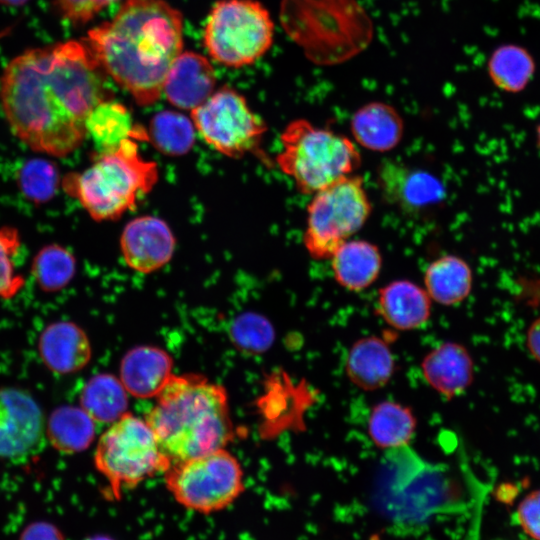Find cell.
<instances>
[{"instance_id":"cell-19","label":"cell","mask_w":540,"mask_h":540,"mask_svg":"<svg viewBox=\"0 0 540 540\" xmlns=\"http://www.w3.org/2000/svg\"><path fill=\"white\" fill-rule=\"evenodd\" d=\"M428 385L447 398L462 394L473 379V361L467 349L453 342L430 351L421 364Z\"/></svg>"},{"instance_id":"cell-23","label":"cell","mask_w":540,"mask_h":540,"mask_svg":"<svg viewBox=\"0 0 540 540\" xmlns=\"http://www.w3.org/2000/svg\"><path fill=\"white\" fill-rule=\"evenodd\" d=\"M395 360L388 344L380 337L356 341L348 351L345 370L353 384L363 390H375L388 383Z\"/></svg>"},{"instance_id":"cell-36","label":"cell","mask_w":540,"mask_h":540,"mask_svg":"<svg viewBox=\"0 0 540 540\" xmlns=\"http://www.w3.org/2000/svg\"><path fill=\"white\" fill-rule=\"evenodd\" d=\"M516 518L528 537L540 540V489L531 491L520 501Z\"/></svg>"},{"instance_id":"cell-15","label":"cell","mask_w":540,"mask_h":540,"mask_svg":"<svg viewBox=\"0 0 540 540\" xmlns=\"http://www.w3.org/2000/svg\"><path fill=\"white\" fill-rule=\"evenodd\" d=\"M120 247L123 258L131 269L140 273H151L170 261L175 249V238L162 219L141 216L125 226Z\"/></svg>"},{"instance_id":"cell-21","label":"cell","mask_w":540,"mask_h":540,"mask_svg":"<svg viewBox=\"0 0 540 540\" xmlns=\"http://www.w3.org/2000/svg\"><path fill=\"white\" fill-rule=\"evenodd\" d=\"M335 281L350 292H361L378 278L382 268L379 247L364 239H349L329 258Z\"/></svg>"},{"instance_id":"cell-41","label":"cell","mask_w":540,"mask_h":540,"mask_svg":"<svg viewBox=\"0 0 540 540\" xmlns=\"http://www.w3.org/2000/svg\"><path fill=\"white\" fill-rule=\"evenodd\" d=\"M536 140H537V145L540 149V123L539 125L537 126V129H536Z\"/></svg>"},{"instance_id":"cell-3","label":"cell","mask_w":540,"mask_h":540,"mask_svg":"<svg viewBox=\"0 0 540 540\" xmlns=\"http://www.w3.org/2000/svg\"><path fill=\"white\" fill-rule=\"evenodd\" d=\"M476 482L467 464L430 462L409 444L385 450L376 468L372 499L393 524L421 525L463 508Z\"/></svg>"},{"instance_id":"cell-28","label":"cell","mask_w":540,"mask_h":540,"mask_svg":"<svg viewBox=\"0 0 540 540\" xmlns=\"http://www.w3.org/2000/svg\"><path fill=\"white\" fill-rule=\"evenodd\" d=\"M80 404L95 422L113 423L127 413L128 392L120 379L99 374L84 386Z\"/></svg>"},{"instance_id":"cell-26","label":"cell","mask_w":540,"mask_h":540,"mask_svg":"<svg viewBox=\"0 0 540 540\" xmlns=\"http://www.w3.org/2000/svg\"><path fill=\"white\" fill-rule=\"evenodd\" d=\"M85 128L98 152H105L117 148L131 137L137 125L133 123L129 110L112 98L100 102L89 112Z\"/></svg>"},{"instance_id":"cell-33","label":"cell","mask_w":540,"mask_h":540,"mask_svg":"<svg viewBox=\"0 0 540 540\" xmlns=\"http://www.w3.org/2000/svg\"><path fill=\"white\" fill-rule=\"evenodd\" d=\"M21 246L18 230L0 227V298L15 296L24 285V278L16 270L15 257Z\"/></svg>"},{"instance_id":"cell-35","label":"cell","mask_w":540,"mask_h":540,"mask_svg":"<svg viewBox=\"0 0 540 540\" xmlns=\"http://www.w3.org/2000/svg\"><path fill=\"white\" fill-rule=\"evenodd\" d=\"M118 0H51L59 16L72 24H85Z\"/></svg>"},{"instance_id":"cell-25","label":"cell","mask_w":540,"mask_h":540,"mask_svg":"<svg viewBox=\"0 0 540 540\" xmlns=\"http://www.w3.org/2000/svg\"><path fill=\"white\" fill-rule=\"evenodd\" d=\"M536 72V61L531 52L517 43L496 47L487 61V73L499 90L517 94L524 91Z\"/></svg>"},{"instance_id":"cell-30","label":"cell","mask_w":540,"mask_h":540,"mask_svg":"<svg viewBox=\"0 0 540 540\" xmlns=\"http://www.w3.org/2000/svg\"><path fill=\"white\" fill-rule=\"evenodd\" d=\"M147 134L148 141H151L158 151L178 156L192 148L195 126L193 121L182 113L165 110L152 118Z\"/></svg>"},{"instance_id":"cell-1","label":"cell","mask_w":540,"mask_h":540,"mask_svg":"<svg viewBox=\"0 0 540 540\" xmlns=\"http://www.w3.org/2000/svg\"><path fill=\"white\" fill-rule=\"evenodd\" d=\"M108 77L86 42L26 50L0 78L1 107L10 130L34 151L69 155L87 137L89 112L113 98Z\"/></svg>"},{"instance_id":"cell-2","label":"cell","mask_w":540,"mask_h":540,"mask_svg":"<svg viewBox=\"0 0 540 540\" xmlns=\"http://www.w3.org/2000/svg\"><path fill=\"white\" fill-rule=\"evenodd\" d=\"M86 44L106 74L142 106L163 94L166 75L182 52V14L163 0H127Z\"/></svg>"},{"instance_id":"cell-32","label":"cell","mask_w":540,"mask_h":540,"mask_svg":"<svg viewBox=\"0 0 540 540\" xmlns=\"http://www.w3.org/2000/svg\"><path fill=\"white\" fill-rule=\"evenodd\" d=\"M17 181L27 199L35 203H43L55 195L59 184V173L50 161L40 158L30 159L18 171Z\"/></svg>"},{"instance_id":"cell-22","label":"cell","mask_w":540,"mask_h":540,"mask_svg":"<svg viewBox=\"0 0 540 540\" xmlns=\"http://www.w3.org/2000/svg\"><path fill=\"white\" fill-rule=\"evenodd\" d=\"M39 352L48 368L66 374L82 369L89 362L91 345L79 326L61 321L49 325L42 332Z\"/></svg>"},{"instance_id":"cell-11","label":"cell","mask_w":540,"mask_h":540,"mask_svg":"<svg viewBox=\"0 0 540 540\" xmlns=\"http://www.w3.org/2000/svg\"><path fill=\"white\" fill-rule=\"evenodd\" d=\"M274 23L253 0H221L211 9L203 32L204 46L218 63L239 68L261 58L271 47Z\"/></svg>"},{"instance_id":"cell-39","label":"cell","mask_w":540,"mask_h":540,"mask_svg":"<svg viewBox=\"0 0 540 540\" xmlns=\"http://www.w3.org/2000/svg\"><path fill=\"white\" fill-rule=\"evenodd\" d=\"M526 344L530 354L540 362V317L530 324L527 330Z\"/></svg>"},{"instance_id":"cell-17","label":"cell","mask_w":540,"mask_h":540,"mask_svg":"<svg viewBox=\"0 0 540 540\" xmlns=\"http://www.w3.org/2000/svg\"><path fill=\"white\" fill-rule=\"evenodd\" d=\"M376 304L385 322L401 331L422 327L431 314V299L425 289L407 279L381 287Z\"/></svg>"},{"instance_id":"cell-29","label":"cell","mask_w":540,"mask_h":540,"mask_svg":"<svg viewBox=\"0 0 540 540\" xmlns=\"http://www.w3.org/2000/svg\"><path fill=\"white\" fill-rule=\"evenodd\" d=\"M95 431V421L81 407L62 406L51 413L46 435L55 449L75 453L92 443Z\"/></svg>"},{"instance_id":"cell-20","label":"cell","mask_w":540,"mask_h":540,"mask_svg":"<svg viewBox=\"0 0 540 540\" xmlns=\"http://www.w3.org/2000/svg\"><path fill=\"white\" fill-rule=\"evenodd\" d=\"M170 355L154 346H138L123 357L120 380L138 398L156 397L172 375Z\"/></svg>"},{"instance_id":"cell-40","label":"cell","mask_w":540,"mask_h":540,"mask_svg":"<svg viewBox=\"0 0 540 540\" xmlns=\"http://www.w3.org/2000/svg\"><path fill=\"white\" fill-rule=\"evenodd\" d=\"M29 0H0L1 4L10 6H20L25 4Z\"/></svg>"},{"instance_id":"cell-9","label":"cell","mask_w":540,"mask_h":540,"mask_svg":"<svg viewBox=\"0 0 540 540\" xmlns=\"http://www.w3.org/2000/svg\"><path fill=\"white\" fill-rule=\"evenodd\" d=\"M94 462L115 498L168 468L146 420L128 412L101 435Z\"/></svg>"},{"instance_id":"cell-18","label":"cell","mask_w":540,"mask_h":540,"mask_svg":"<svg viewBox=\"0 0 540 540\" xmlns=\"http://www.w3.org/2000/svg\"><path fill=\"white\" fill-rule=\"evenodd\" d=\"M353 141L369 151L384 153L396 148L404 135V121L390 104L380 101L359 107L350 120Z\"/></svg>"},{"instance_id":"cell-27","label":"cell","mask_w":540,"mask_h":540,"mask_svg":"<svg viewBox=\"0 0 540 540\" xmlns=\"http://www.w3.org/2000/svg\"><path fill=\"white\" fill-rule=\"evenodd\" d=\"M416 428L411 409L395 401H382L368 418V434L373 443L385 450L409 444Z\"/></svg>"},{"instance_id":"cell-42","label":"cell","mask_w":540,"mask_h":540,"mask_svg":"<svg viewBox=\"0 0 540 540\" xmlns=\"http://www.w3.org/2000/svg\"><path fill=\"white\" fill-rule=\"evenodd\" d=\"M93 540H105V539H93Z\"/></svg>"},{"instance_id":"cell-12","label":"cell","mask_w":540,"mask_h":540,"mask_svg":"<svg viewBox=\"0 0 540 540\" xmlns=\"http://www.w3.org/2000/svg\"><path fill=\"white\" fill-rule=\"evenodd\" d=\"M195 129L216 151L239 158L255 152L266 131L263 121L234 89L222 87L191 111Z\"/></svg>"},{"instance_id":"cell-13","label":"cell","mask_w":540,"mask_h":540,"mask_svg":"<svg viewBox=\"0 0 540 540\" xmlns=\"http://www.w3.org/2000/svg\"><path fill=\"white\" fill-rule=\"evenodd\" d=\"M44 445V418L36 401L19 389H0V458L22 460Z\"/></svg>"},{"instance_id":"cell-8","label":"cell","mask_w":540,"mask_h":540,"mask_svg":"<svg viewBox=\"0 0 540 540\" xmlns=\"http://www.w3.org/2000/svg\"><path fill=\"white\" fill-rule=\"evenodd\" d=\"M372 203L362 177L346 176L312 195L306 210L304 247L312 259L329 260L367 222Z\"/></svg>"},{"instance_id":"cell-4","label":"cell","mask_w":540,"mask_h":540,"mask_svg":"<svg viewBox=\"0 0 540 540\" xmlns=\"http://www.w3.org/2000/svg\"><path fill=\"white\" fill-rule=\"evenodd\" d=\"M145 420L168 467L224 448L234 436L225 388L197 374H172Z\"/></svg>"},{"instance_id":"cell-10","label":"cell","mask_w":540,"mask_h":540,"mask_svg":"<svg viewBox=\"0 0 540 540\" xmlns=\"http://www.w3.org/2000/svg\"><path fill=\"white\" fill-rule=\"evenodd\" d=\"M163 475L174 500L198 514L225 510L245 489L240 462L224 448L172 464Z\"/></svg>"},{"instance_id":"cell-16","label":"cell","mask_w":540,"mask_h":540,"mask_svg":"<svg viewBox=\"0 0 540 540\" xmlns=\"http://www.w3.org/2000/svg\"><path fill=\"white\" fill-rule=\"evenodd\" d=\"M215 83L208 59L195 52H181L166 75L163 94L172 105L192 111L213 94Z\"/></svg>"},{"instance_id":"cell-14","label":"cell","mask_w":540,"mask_h":540,"mask_svg":"<svg viewBox=\"0 0 540 540\" xmlns=\"http://www.w3.org/2000/svg\"><path fill=\"white\" fill-rule=\"evenodd\" d=\"M383 198L402 212L416 215L435 207L444 197L438 178L395 161H384L377 171Z\"/></svg>"},{"instance_id":"cell-37","label":"cell","mask_w":540,"mask_h":540,"mask_svg":"<svg viewBox=\"0 0 540 540\" xmlns=\"http://www.w3.org/2000/svg\"><path fill=\"white\" fill-rule=\"evenodd\" d=\"M514 295L528 307L540 308V278L520 276L515 280Z\"/></svg>"},{"instance_id":"cell-24","label":"cell","mask_w":540,"mask_h":540,"mask_svg":"<svg viewBox=\"0 0 540 540\" xmlns=\"http://www.w3.org/2000/svg\"><path fill=\"white\" fill-rule=\"evenodd\" d=\"M424 289L434 302L453 306L464 301L473 286V272L466 260L446 254L434 259L423 276Z\"/></svg>"},{"instance_id":"cell-7","label":"cell","mask_w":540,"mask_h":540,"mask_svg":"<svg viewBox=\"0 0 540 540\" xmlns=\"http://www.w3.org/2000/svg\"><path fill=\"white\" fill-rule=\"evenodd\" d=\"M280 141L275 161L305 195L355 174L361 165V153L352 139L305 119L291 121Z\"/></svg>"},{"instance_id":"cell-31","label":"cell","mask_w":540,"mask_h":540,"mask_svg":"<svg viewBox=\"0 0 540 540\" xmlns=\"http://www.w3.org/2000/svg\"><path fill=\"white\" fill-rule=\"evenodd\" d=\"M76 272V259L65 247L49 244L41 248L31 264V274L38 286L48 292L61 290Z\"/></svg>"},{"instance_id":"cell-38","label":"cell","mask_w":540,"mask_h":540,"mask_svg":"<svg viewBox=\"0 0 540 540\" xmlns=\"http://www.w3.org/2000/svg\"><path fill=\"white\" fill-rule=\"evenodd\" d=\"M21 540H63V537L54 526L39 522L29 526Z\"/></svg>"},{"instance_id":"cell-6","label":"cell","mask_w":540,"mask_h":540,"mask_svg":"<svg viewBox=\"0 0 540 540\" xmlns=\"http://www.w3.org/2000/svg\"><path fill=\"white\" fill-rule=\"evenodd\" d=\"M284 26L316 63L347 60L371 40L369 17L356 0H285Z\"/></svg>"},{"instance_id":"cell-5","label":"cell","mask_w":540,"mask_h":540,"mask_svg":"<svg viewBox=\"0 0 540 540\" xmlns=\"http://www.w3.org/2000/svg\"><path fill=\"white\" fill-rule=\"evenodd\" d=\"M141 141H148V134L137 125L135 133L117 148L98 152L88 168L64 176V191L94 220L119 218L157 183V165L140 155Z\"/></svg>"},{"instance_id":"cell-34","label":"cell","mask_w":540,"mask_h":540,"mask_svg":"<svg viewBox=\"0 0 540 540\" xmlns=\"http://www.w3.org/2000/svg\"><path fill=\"white\" fill-rule=\"evenodd\" d=\"M234 342L243 350L260 353L267 350L274 339L272 325L264 317L245 313L235 319L231 327Z\"/></svg>"}]
</instances>
